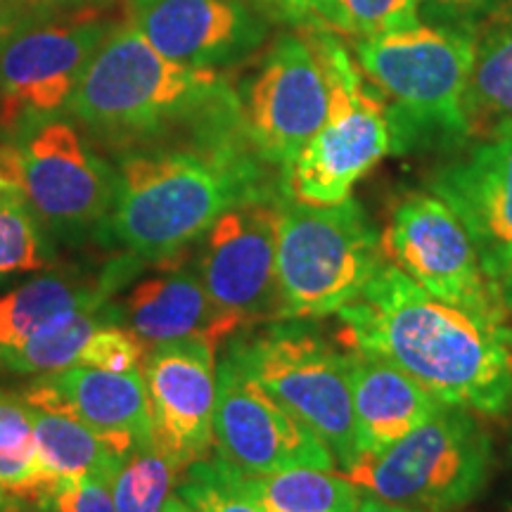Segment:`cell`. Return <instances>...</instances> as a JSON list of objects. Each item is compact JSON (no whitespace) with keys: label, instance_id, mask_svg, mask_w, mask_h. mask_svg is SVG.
Segmentation results:
<instances>
[{"label":"cell","instance_id":"1","mask_svg":"<svg viewBox=\"0 0 512 512\" xmlns=\"http://www.w3.org/2000/svg\"><path fill=\"white\" fill-rule=\"evenodd\" d=\"M342 342L387 358L451 406L498 415L512 399V332L441 302L387 261L339 309Z\"/></svg>","mask_w":512,"mask_h":512},{"label":"cell","instance_id":"2","mask_svg":"<svg viewBox=\"0 0 512 512\" xmlns=\"http://www.w3.org/2000/svg\"><path fill=\"white\" fill-rule=\"evenodd\" d=\"M259 162L238 114L202 128L188 145L131 150L107 228L140 264H169L228 209L268 200Z\"/></svg>","mask_w":512,"mask_h":512},{"label":"cell","instance_id":"3","mask_svg":"<svg viewBox=\"0 0 512 512\" xmlns=\"http://www.w3.org/2000/svg\"><path fill=\"white\" fill-rule=\"evenodd\" d=\"M233 95L219 72L166 60L124 22L86 64L67 112L107 143L147 147L178 126H200Z\"/></svg>","mask_w":512,"mask_h":512},{"label":"cell","instance_id":"4","mask_svg":"<svg viewBox=\"0 0 512 512\" xmlns=\"http://www.w3.org/2000/svg\"><path fill=\"white\" fill-rule=\"evenodd\" d=\"M475 34L420 19L411 29L356 38L354 57L387 114L394 155L451 150L467 138L465 88Z\"/></svg>","mask_w":512,"mask_h":512},{"label":"cell","instance_id":"5","mask_svg":"<svg viewBox=\"0 0 512 512\" xmlns=\"http://www.w3.org/2000/svg\"><path fill=\"white\" fill-rule=\"evenodd\" d=\"M384 264L380 233L351 197L330 207L280 202L278 283L283 320L339 313Z\"/></svg>","mask_w":512,"mask_h":512},{"label":"cell","instance_id":"6","mask_svg":"<svg viewBox=\"0 0 512 512\" xmlns=\"http://www.w3.org/2000/svg\"><path fill=\"white\" fill-rule=\"evenodd\" d=\"M316 43L330 86L328 119L283 174L285 195L311 207L349 200L354 185L392 152L387 114L337 31L299 29Z\"/></svg>","mask_w":512,"mask_h":512},{"label":"cell","instance_id":"7","mask_svg":"<svg viewBox=\"0 0 512 512\" xmlns=\"http://www.w3.org/2000/svg\"><path fill=\"white\" fill-rule=\"evenodd\" d=\"M228 354L264 392L318 434L344 472L361 460L349 354L294 323H271L233 339Z\"/></svg>","mask_w":512,"mask_h":512},{"label":"cell","instance_id":"8","mask_svg":"<svg viewBox=\"0 0 512 512\" xmlns=\"http://www.w3.org/2000/svg\"><path fill=\"white\" fill-rule=\"evenodd\" d=\"M491 458L489 434L470 408L444 403L430 420L344 475L382 501L453 512L482 494Z\"/></svg>","mask_w":512,"mask_h":512},{"label":"cell","instance_id":"9","mask_svg":"<svg viewBox=\"0 0 512 512\" xmlns=\"http://www.w3.org/2000/svg\"><path fill=\"white\" fill-rule=\"evenodd\" d=\"M0 174L57 238L74 242L110 223L119 176L67 121H41L0 147Z\"/></svg>","mask_w":512,"mask_h":512},{"label":"cell","instance_id":"10","mask_svg":"<svg viewBox=\"0 0 512 512\" xmlns=\"http://www.w3.org/2000/svg\"><path fill=\"white\" fill-rule=\"evenodd\" d=\"M114 27L100 3L17 22L0 38V126L22 136L67 110L83 69Z\"/></svg>","mask_w":512,"mask_h":512},{"label":"cell","instance_id":"11","mask_svg":"<svg viewBox=\"0 0 512 512\" xmlns=\"http://www.w3.org/2000/svg\"><path fill=\"white\" fill-rule=\"evenodd\" d=\"M235 98L256 157L285 174L328 119L330 86L313 38L299 29L273 38Z\"/></svg>","mask_w":512,"mask_h":512},{"label":"cell","instance_id":"12","mask_svg":"<svg viewBox=\"0 0 512 512\" xmlns=\"http://www.w3.org/2000/svg\"><path fill=\"white\" fill-rule=\"evenodd\" d=\"M384 259L441 302L505 325L501 287L489 278L467 230L437 195H408L380 235Z\"/></svg>","mask_w":512,"mask_h":512},{"label":"cell","instance_id":"13","mask_svg":"<svg viewBox=\"0 0 512 512\" xmlns=\"http://www.w3.org/2000/svg\"><path fill=\"white\" fill-rule=\"evenodd\" d=\"M214 448L245 475L337 467L318 434L264 392L228 351L216 366Z\"/></svg>","mask_w":512,"mask_h":512},{"label":"cell","instance_id":"14","mask_svg":"<svg viewBox=\"0 0 512 512\" xmlns=\"http://www.w3.org/2000/svg\"><path fill=\"white\" fill-rule=\"evenodd\" d=\"M280 202L252 200L228 209L207 230L197 256L209 297L242 323L283 320L278 283Z\"/></svg>","mask_w":512,"mask_h":512},{"label":"cell","instance_id":"15","mask_svg":"<svg viewBox=\"0 0 512 512\" xmlns=\"http://www.w3.org/2000/svg\"><path fill=\"white\" fill-rule=\"evenodd\" d=\"M152 446L183 475L214 446L216 347L183 339L150 347L143 358Z\"/></svg>","mask_w":512,"mask_h":512},{"label":"cell","instance_id":"16","mask_svg":"<svg viewBox=\"0 0 512 512\" xmlns=\"http://www.w3.org/2000/svg\"><path fill=\"white\" fill-rule=\"evenodd\" d=\"M128 17L166 60L209 72L245 62L271 31L252 0H128Z\"/></svg>","mask_w":512,"mask_h":512},{"label":"cell","instance_id":"17","mask_svg":"<svg viewBox=\"0 0 512 512\" xmlns=\"http://www.w3.org/2000/svg\"><path fill=\"white\" fill-rule=\"evenodd\" d=\"M432 192L458 216L486 275L501 287L512 266V128L439 169Z\"/></svg>","mask_w":512,"mask_h":512},{"label":"cell","instance_id":"18","mask_svg":"<svg viewBox=\"0 0 512 512\" xmlns=\"http://www.w3.org/2000/svg\"><path fill=\"white\" fill-rule=\"evenodd\" d=\"M162 266V273L140 280L119 306L121 323L145 349L183 339H204L219 347L233 332L247 328L209 297L197 268L185 264L183 256Z\"/></svg>","mask_w":512,"mask_h":512},{"label":"cell","instance_id":"19","mask_svg":"<svg viewBox=\"0 0 512 512\" xmlns=\"http://www.w3.org/2000/svg\"><path fill=\"white\" fill-rule=\"evenodd\" d=\"M22 399L34 408L69 415L105 437L152 441L143 370L112 373L72 366L36 377Z\"/></svg>","mask_w":512,"mask_h":512},{"label":"cell","instance_id":"20","mask_svg":"<svg viewBox=\"0 0 512 512\" xmlns=\"http://www.w3.org/2000/svg\"><path fill=\"white\" fill-rule=\"evenodd\" d=\"M349 382L361 458L382 453L444 406L411 375L368 351H349Z\"/></svg>","mask_w":512,"mask_h":512},{"label":"cell","instance_id":"21","mask_svg":"<svg viewBox=\"0 0 512 512\" xmlns=\"http://www.w3.org/2000/svg\"><path fill=\"white\" fill-rule=\"evenodd\" d=\"M131 254L114 259L95 278L74 273H43L0 297V358L22 347L38 330L64 316L107 304L126 283L133 268H140Z\"/></svg>","mask_w":512,"mask_h":512},{"label":"cell","instance_id":"22","mask_svg":"<svg viewBox=\"0 0 512 512\" xmlns=\"http://www.w3.org/2000/svg\"><path fill=\"white\" fill-rule=\"evenodd\" d=\"M467 136L491 140L512 128V5L475 29V55L465 88Z\"/></svg>","mask_w":512,"mask_h":512},{"label":"cell","instance_id":"23","mask_svg":"<svg viewBox=\"0 0 512 512\" xmlns=\"http://www.w3.org/2000/svg\"><path fill=\"white\" fill-rule=\"evenodd\" d=\"M29 411L38 463L57 486L86 475L110 479L114 465L133 446V441L105 437L69 415L34 406Z\"/></svg>","mask_w":512,"mask_h":512},{"label":"cell","instance_id":"24","mask_svg":"<svg viewBox=\"0 0 512 512\" xmlns=\"http://www.w3.org/2000/svg\"><path fill=\"white\" fill-rule=\"evenodd\" d=\"M223 467L230 482L261 512H354L361 498V489L335 470L297 467L275 475H245L228 460Z\"/></svg>","mask_w":512,"mask_h":512},{"label":"cell","instance_id":"25","mask_svg":"<svg viewBox=\"0 0 512 512\" xmlns=\"http://www.w3.org/2000/svg\"><path fill=\"white\" fill-rule=\"evenodd\" d=\"M57 484L38 463L29 403L0 389V496L43 510Z\"/></svg>","mask_w":512,"mask_h":512},{"label":"cell","instance_id":"26","mask_svg":"<svg viewBox=\"0 0 512 512\" xmlns=\"http://www.w3.org/2000/svg\"><path fill=\"white\" fill-rule=\"evenodd\" d=\"M107 323H121L119 306L112 302L88 306L72 316H64L0 358V370L15 375H43L72 368L88 337Z\"/></svg>","mask_w":512,"mask_h":512},{"label":"cell","instance_id":"27","mask_svg":"<svg viewBox=\"0 0 512 512\" xmlns=\"http://www.w3.org/2000/svg\"><path fill=\"white\" fill-rule=\"evenodd\" d=\"M176 477L152 441H140L119 458L107 484L117 512H164Z\"/></svg>","mask_w":512,"mask_h":512},{"label":"cell","instance_id":"28","mask_svg":"<svg viewBox=\"0 0 512 512\" xmlns=\"http://www.w3.org/2000/svg\"><path fill=\"white\" fill-rule=\"evenodd\" d=\"M55 252L41 230L27 197L15 185L0 190V278L41 271L53 264Z\"/></svg>","mask_w":512,"mask_h":512},{"label":"cell","instance_id":"29","mask_svg":"<svg viewBox=\"0 0 512 512\" xmlns=\"http://www.w3.org/2000/svg\"><path fill=\"white\" fill-rule=\"evenodd\" d=\"M176 494L197 512H261L230 482L219 456L192 463L181 475Z\"/></svg>","mask_w":512,"mask_h":512},{"label":"cell","instance_id":"30","mask_svg":"<svg viewBox=\"0 0 512 512\" xmlns=\"http://www.w3.org/2000/svg\"><path fill=\"white\" fill-rule=\"evenodd\" d=\"M422 0H339V36L373 38L411 29L420 22Z\"/></svg>","mask_w":512,"mask_h":512},{"label":"cell","instance_id":"31","mask_svg":"<svg viewBox=\"0 0 512 512\" xmlns=\"http://www.w3.org/2000/svg\"><path fill=\"white\" fill-rule=\"evenodd\" d=\"M145 351V344L131 330L121 328V323H107L88 337L76 358V366L131 373L143 366Z\"/></svg>","mask_w":512,"mask_h":512},{"label":"cell","instance_id":"32","mask_svg":"<svg viewBox=\"0 0 512 512\" xmlns=\"http://www.w3.org/2000/svg\"><path fill=\"white\" fill-rule=\"evenodd\" d=\"M268 19L294 29H332L339 34V0H252Z\"/></svg>","mask_w":512,"mask_h":512},{"label":"cell","instance_id":"33","mask_svg":"<svg viewBox=\"0 0 512 512\" xmlns=\"http://www.w3.org/2000/svg\"><path fill=\"white\" fill-rule=\"evenodd\" d=\"M43 512H117V508L107 477L86 475L57 486Z\"/></svg>","mask_w":512,"mask_h":512},{"label":"cell","instance_id":"34","mask_svg":"<svg viewBox=\"0 0 512 512\" xmlns=\"http://www.w3.org/2000/svg\"><path fill=\"white\" fill-rule=\"evenodd\" d=\"M505 3L508 0H422L420 12L425 15V22L453 24L475 34L479 24Z\"/></svg>","mask_w":512,"mask_h":512},{"label":"cell","instance_id":"35","mask_svg":"<svg viewBox=\"0 0 512 512\" xmlns=\"http://www.w3.org/2000/svg\"><path fill=\"white\" fill-rule=\"evenodd\" d=\"M10 3L15 8L17 19H38L83 8V5L100 3V0H10Z\"/></svg>","mask_w":512,"mask_h":512},{"label":"cell","instance_id":"36","mask_svg":"<svg viewBox=\"0 0 512 512\" xmlns=\"http://www.w3.org/2000/svg\"><path fill=\"white\" fill-rule=\"evenodd\" d=\"M354 512H427V510H415V508H406V505L382 501V498H377L361 489V498H358V505Z\"/></svg>","mask_w":512,"mask_h":512},{"label":"cell","instance_id":"37","mask_svg":"<svg viewBox=\"0 0 512 512\" xmlns=\"http://www.w3.org/2000/svg\"><path fill=\"white\" fill-rule=\"evenodd\" d=\"M17 24L15 8H12L10 0H0V38H3L8 31Z\"/></svg>","mask_w":512,"mask_h":512},{"label":"cell","instance_id":"38","mask_svg":"<svg viewBox=\"0 0 512 512\" xmlns=\"http://www.w3.org/2000/svg\"><path fill=\"white\" fill-rule=\"evenodd\" d=\"M164 512H197L195 508H192L190 503H185L181 496L174 494L169 498V503H166V510Z\"/></svg>","mask_w":512,"mask_h":512},{"label":"cell","instance_id":"39","mask_svg":"<svg viewBox=\"0 0 512 512\" xmlns=\"http://www.w3.org/2000/svg\"><path fill=\"white\" fill-rule=\"evenodd\" d=\"M501 292H503L505 306H508V309H512V266H510V271L505 273V278H503V283H501Z\"/></svg>","mask_w":512,"mask_h":512},{"label":"cell","instance_id":"40","mask_svg":"<svg viewBox=\"0 0 512 512\" xmlns=\"http://www.w3.org/2000/svg\"><path fill=\"white\" fill-rule=\"evenodd\" d=\"M5 185H8V181H5V178H3V174H0V190H3V188H5Z\"/></svg>","mask_w":512,"mask_h":512},{"label":"cell","instance_id":"41","mask_svg":"<svg viewBox=\"0 0 512 512\" xmlns=\"http://www.w3.org/2000/svg\"><path fill=\"white\" fill-rule=\"evenodd\" d=\"M508 3H510V5H512V0H508Z\"/></svg>","mask_w":512,"mask_h":512}]
</instances>
